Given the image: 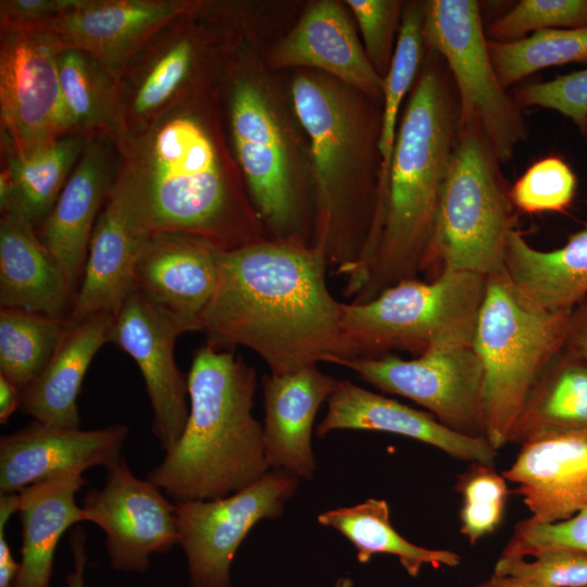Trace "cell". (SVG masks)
<instances>
[{
    "label": "cell",
    "instance_id": "47",
    "mask_svg": "<svg viewBox=\"0 0 587 587\" xmlns=\"http://www.w3.org/2000/svg\"><path fill=\"white\" fill-rule=\"evenodd\" d=\"M22 391L0 375V423L5 424L13 412L21 407Z\"/></svg>",
    "mask_w": 587,
    "mask_h": 587
},
{
    "label": "cell",
    "instance_id": "15",
    "mask_svg": "<svg viewBox=\"0 0 587 587\" xmlns=\"http://www.w3.org/2000/svg\"><path fill=\"white\" fill-rule=\"evenodd\" d=\"M222 250L192 234L150 235L134 264L133 288L180 334L201 332V314L216 287Z\"/></svg>",
    "mask_w": 587,
    "mask_h": 587
},
{
    "label": "cell",
    "instance_id": "36",
    "mask_svg": "<svg viewBox=\"0 0 587 587\" xmlns=\"http://www.w3.org/2000/svg\"><path fill=\"white\" fill-rule=\"evenodd\" d=\"M455 489L462 496L461 534L476 544L500 524L508 497L505 479L494 466L472 463L459 476Z\"/></svg>",
    "mask_w": 587,
    "mask_h": 587
},
{
    "label": "cell",
    "instance_id": "13",
    "mask_svg": "<svg viewBox=\"0 0 587 587\" xmlns=\"http://www.w3.org/2000/svg\"><path fill=\"white\" fill-rule=\"evenodd\" d=\"M180 332L136 289L113 313L110 342L129 354L142 375L152 410V433L166 453L180 438L189 405L188 376L174 359Z\"/></svg>",
    "mask_w": 587,
    "mask_h": 587
},
{
    "label": "cell",
    "instance_id": "17",
    "mask_svg": "<svg viewBox=\"0 0 587 587\" xmlns=\"http://www.w3.org/2000/svg\"><path fill=\"white\" fill-rule=\"evenodd\" d=\"M117 163L112 142L88 140L52 210L39 225V239L76 294L97 218L115 182Z\"/></svg>",
    "mask_w": 587,
    "mask_h": 587
},
{
    "label": "cell",
    "instance_id": "32",
    "mask_svg": "<svg viewBox=\"0 0 587 587\" xmlns=\"http://www.w3.org/2000/svg\"><path fill=\"white\" fill-rule=\"evenodd\" d=\"M424 2L404 4L401 25L389 70L384 77L383 112L378 153L380 157L378 214L384 213L390 163L397 136L398 114L410 90L424 51Z\"/></svg>",
    "mask_w": 587,
    "mask_h": 587
},
{
    "label": "cell",
    "instance_id": "49",
    "mask_svg": "<svg viewBox=\"0 0 587 587\" xmlns=\"http://www.w3.org/2000/svg\"><path fill=\"white\" fill-rule=\"evenodd\" d=\"M353 586H354L353 579L348 576L339 577L334 584V587H353Z\"/></svg>",
    "mask_w": 587,
    "mask_h": 587
},
{
    "label": "cell",
    "instance_id": "37",
    "mask_svg": "<svg viewBox=\"0 0 587 587\" xmlns=\"http://www.w3.org/2000/svg\"><path fill=\"white\" fill-rule=\"evenodd\" d=\"M586 26L587 0H522L485 33L488 40L511 42L528 33Z\"/></svg>",
    "mask_w": 587,
    "mask_h": 587
},
{
    "label": "cell",
    "instance_id": "8",
    "mask_svg": "<svg viewBox=\"0 0 587 587\" xmlns=\"http://www.w3.org/2000/svg\"><path fill=\"white\" fill-rule=\"evenodd\" d=\"M424 40L445 60L457 89L460 122H475L501 164L527 140L528 125L515 98L495 71L475 0L424 2Z\"/></svg>",
    "mask_w": 587,
    "mask_h": 587
},
{
    "label": "cell",
    "instance_id": "3",
    "mask_svg": "<svg viewBox=\"0 0 587 587\" xmlns=\"http://www.w3.org/2000/svg\"><path fill=\"white\" fill-rule=\"evenodd\" d=\"M429 57L397 130L378 242L351 302L369 301L426 270L460 130L451 73L440 54L429 49Z\"/></svg>",
    "mask_w": 587,
    "mask_h": 587
},
{
    "label": "cell",
    "instance_id": "31",
    "mask_svg": "<svg viewBox=\"0 0 587 587\" xmlns=\"http://www.w3.org/2000/svg\"><path fill=\"white\" fill-rule=\"evenodd\" d=\"M87 141L68 135L25 155L1 154L12 185L9 205L14 204L36 229L52 210Z\"/></svg>",
    "mask_w": 587,
    "mask_h": 587
},
{
    "label": "cell",
    "instance_id": "22",
    "mask_svg": "<svg viewBox=\"0 0 587 587\" xmlns=\"http://www.w3.org/2000/svg\"><path fill=\"white\" fill-rule=\"evenodd\" d=\"M337 382L317 365L282 375L270 373L262 377L263 435L265 457L271 469L286 471L299 479L314 476V420Z\"/></svg>",
    "mask_w": 587,
    "mask_h": 587
},
{
    "label": "cell",
    "instance_id": "1",
    "mask_svg": "<svg viewBox=\"0 0 587 587\" xmlns=\"http://www.w3.org/2000/svg\"><path fill=\"white\" fill-rule=\"evenodd\" d=\"M327 268L321 247L296 239L222 250L216 287L200 319L207 344L246 347L275 375L350 360L342 302L327 287Z\"/></svg>",
    "mask_w": 587,
    "mask_h": 587
},
{
    "label": "cell",
    "instance_id": "33",
    "mask_svg": "<svg viewBox=\"0 0 587 587\" xmlns=\"http://www.w3.org/2000/svg\"><path fill=\"white\" fill-rule=\"evenodd\" d=\"M67 328V320L1 308L0 375L24 390L43 372Z\"/></svg>",
    "mask_w": 587,
    "mask_h": 587
},
{
    "label": "cell",
    "instance_id": "43",
    "mask_svg": "<svg viewBox=\"0 0 587 587\" xmlns=\"http://www.w3.org/2000/svg\"><path fill=\"white\" fill-rule=\"evenodd\" d=\"M79 0H1L0 26H42L73 9Z\"/></svg>",
    "mask_w": 587,
    "mask_h": 587
},
{
    "label": "cell",
    "instance_id": "46",
    "mask_svg": "<svg viewBox=\"0 0 587 587\" xmlns=\"http://www.w3.org/2000/svg\"><path fill=\"white\" fill-rule=\"evenodd\" d=\"M564 350L587 360V299L574 309L573 322Z\"/></svg>",
    "mask_w": 587,
    "mask_h": 587
},
{
    "label": "cell",
    "instance_id": "48",
    "mask_svg": "<svg viewBox=\"0 0 587 587\" xmlns=\"http://www.w3.org/2000/svg\"><path fill=\"white\" fill-rule=\"evenodd\" d=\"M476 587H553L541 582L519 577L514 575H505L492 573V575L480 582Z\"/></svg>",
    "mask_w": 587,
    "mask_h": 587
},
{
    "label": "cell",
    "instance_id": "25",
    "mask_svg": "<svg viewBox=\"0 0 587 587\" xmlns=\"http://www.w3.org/2000/svg\"><path fill=\"white\" fill-rule=\"evenodd\" d=\"M112 322L113 313H99L68 326L43 372L22 390L21 411L43 424L79 428L83 380L99 349L110 342Z\"/></svg>",
    "mask_w": 587,
    "mask_h": 587
},
{
    "label": "cell",
    "instance_id": "50",
    "mask_svg": "<svg viewBox=\"0 0 587 587\" xmlns=\"http://www.w3.org/2000/svg\"><path fill=\"white\" fill-rule=\"evenodd\" d=\"M580 134L585 137V139L587 140V118H586V122H585V125L583 127V129L580 130Z\"/></svg>",
    "mask_w": 587,
    "mask_h": 587
},
{
    "label": "cell",
    "instance_id": "5",
    "mask_svg": "<svg viewBox=\"0 0 587 587\" xmlns=\"http://www.w3.org/2000/svg\"><path fill=\"white\" fill-rule=\"evenodd\" d=\"M574 309L549 311L533 305L504 270L486 276L472 347L484 373V437L496 451L509 444L532 389L564 349Z\"/></svg>",
    "mask_w": 587,
    "mask_h": 587
},
{
    "label": "cell",
    "instance_id": "11",
    "mask_svg": "<svg viewBox=\"0 0 587 587\" xmlns=\"http://www.w3.org/2000/svg\"><path fill=\"white\" fill-rule=\"evenodd\" d=\"M386 394L405 397L427 409L447 428L484 437L482 362L472 346H444L404 360L387 353L340 364Z\"/></svg>",
    "mask_w": 587,
    "mask_h": 587
},
{
    "label": "cell",
    "instance_id": "41",
    "mask_svg": "<svg viewBox=\"0 0 587 587\" xmlns=\"http://www.w3.org/2000/svg\"><path fill=\"white\" fill-rule=\"evenodd\" d=\"M494 572L553 587H587V555L564 550L540 552L530 560L501 555Z\"/></svg>",
    "mask_w": 587,
    "mask_h": 587
},
{
    "label": "cell",
    "instance_id": "30",
    "mask_svg": "<svg viewBox=\"0 0 587 587\" xmlns=\"http://www.w3.org/2000/svg\"><path fill=\"white\" fill-rule=\"evenodd\" d=\"M317 522L347 538L361 564L376 554H390L410 576L416 577L424 565L454 567L461 562L460 554L453 551L424 548L401 536L391 524L389 504L384 499L369 498L352 507L324 511Z\"/></svg>",
    "mask_w": 587,
    "mask_h": 587
},
{
    "label": "cell",
    "instance_id": "42",
    "mask_svg": "<svg viewBox=\"0 0 587 587\" xmlns=\"http://www.w3.org/2000/svg\"><path fill=\"white\" fill-rule=\"evenodd\" d=\"M519 105L558 111L583 129L587 118V67L551 80L525 85L513 93Z\"/></svg>",
    "mask_w": 587,
    "mask_h": 587
},
{
    "label": "cell",
    "instance_id": "40",
    "mask_svg": "<svg viewBox=\"0 0 587 587\" xmlns=\"http://www.w3.org/2000/svg\"><path fill=\"white\" fill-rule=\"evenodd\" d=\"M233 142L285 145L275 116L258 86L245 77L233 82L229 97Z\"/></svg>",
    "mask_w": 587,
    "mask_h": 587
},
{
    "label": "cell",
    "instance_id": "29",
    "mask_svg": "<svg viewBox=\"0 0 587 587\" xmlns=\"http://www.w3.org/2000/svg\"><path fill=\"white\" fill-rule=\"evenodd\" d=\"M58 67L70 134L116 147L125 136L117 84L97 61L78 50H62Z\"/></svg>",
    "mask_w": 587,
    "mask_h": 587
},
{
    "label": "cell",
    "instance_id": "19",
    "mask_svg": "<svg viewBox=\"0 0 587 587\" xmlns=\"http://www.w3.org/2000/svg\"><path fill=\"white\" fill-rule=\"evenodd\" d=\"M196 10L157 34L134 58L117 83L124 137L146 128L189 97L198 47L188 22Z\"/></svg>",
    "mask_w": 587,
    "mask_h": 587
},
{
    "label": "cell",
    "instance_id": "39",
    "mask_svg": "<svg viewBox=\"0 0 587 587\" xmlns=\"http://www.w3.org/2000/svg\"><path fill=\"white\" fill-rule=\"evenodd\" d=\"M362 32L365 53L380 77L394 55L396 32L400 29L404 4L397 0H348Z\"/></svg>",
    "mask_w": 587,
    "mask_h": 587
},
{
    "label": "cell",
    "instance_id": "12",
    "mask_svg": "<svg viewBox=\"0 0 587 587\" xmlns=\"http://www.w3.org/2000/svg\"><path fill=\"white\" fill-rule=\"evenodd\" d=\"M82 508L86 522L104 532L110 564L116 571L143 573L151 554L178 545L176 503L147 478L135 476L123 457L107 467L101 489L85 492Z\"/></svg>",
    "mask_w": 587,
    "mask_h": 587
},
{
    "label": "cell",
    "instance_id": "38",
    "mask_svg": "<svg viewBox=\"0 0 587 587\" xmlns=\"http://www.w3.org/2000/svg\"><path fill=\"white\" fill-rule=\"evenodd\" d=\"M564 550L587 555V507L570 519L553 523L520 521L501 555L527 558Z\"/></svg>",
    "mask_w": 587,
    "mask_h": 587
},
{
    "label": "cell",
    "instance_id": "44",
    "mask_svg": "<svg viewBox=\"0 0 587 587\" xmlns=\"http://www.w3.org/2000/svg\"><path fill=\"white\" fill-rule=\"evenodd\" d=\"M17 510V492L0 494V587H14L20 571L5 536L7 524Z\"/></svg>",
    "mask_w": 587,
    "mask_h": 587
},
{
    "label": "cell",
    "instance_id": "16",
    "mask_svg": "<svg viewBox=\"0 0 587 587\" xmlns=\"http://www.w3.org/2000/svg\"><path fill=\"white\" fill-rule=\"evenodd\" d=\"M127 435L125 424L83 430L34 421L0 437V494L18 492L65 472L109 467L122 457Z\"/></svg>",
    "mask_w": 587,
    "mask_h": 587
},
{
    "label": "cell",
    "instance_id": "28",
    "mask_svg": "<svg viewBox=\"0 0 587 587\" xmlns=\"http://www.w3.org/2000/svg\"><path fill=\"white\" fill-rule=\"evenodd\" d=\"M587 429V360L562 350L532 389L509 442L523 446L540 436Z\"/></svg>",
    "mask_w": 587,
    "mask_h": 587
},
{
    "label": "cell",
    "instance_id": "45",
    "mask_svg": "<svg viewBox=\"0 0 587 587\" xmlns=\"http://www.w3.org/2000/svg\"><path fill=\"white\" fill-rule=\"evenodd\" d=\"M86 533L80 527H75L70 535V546L73 553L74 567L66 575V587H85V569L87 564Z\"/></svg>",
    "mask_w": 587,
    "mask_h": 587
},
{
    "label": "cell",
    "instance_id": "23",
    "mask_svg": "<svg viewBox=\"0 0 587 587\" xmlns=\"http://www.w3.org/2000/svg\"><path fill=\"white\" fill-rule=\"evenodd\" d=\"M76 290L14 204L0 218V305L67 320Z\"/></svg>",
    "mask_w": 587,
    "mask_h": 587
},
{
    "label": "cell",
    "instance_id": "10",
    "mask_svg": "<svg viewBox=\"0 0 587 587\" xmlns=\"http://www.w3.org/2000/svg\"><path fill=\"white\" fill-rule=\"evenodd\" d=\"M299 478L270 470L248 487L224 498L176 503L178 545L191 587H232L230 567L237 550L262 520L283 515Z\"/></svg>",
    "mask_w": 587,
    "mask_h": 587
},
{
    "label": "cell",
    "instance_id": "2",
    "mask_svg": "<svg viewBox=\"0 0 587 587\" xmlns=\"http://www.w3.org/2000/svg\"><path fill=\"white\" fill-rule=\"evenodd\" d=\"M189 97L116 146V180L147 235L180 232L223 250L258 240L251 213Z\"/></svg>",
    "mask_w": 587,
    "mask_h": 587
},
{
    "label": "cell",
    "instance_id": "7",
    "mask_svg": "<svg viewBox=\"0 0 587 587\" xmlns=\"http://www.w3.org/2000/svg\"><path fill=\"white\" fill-rule=\"evenodd\" d=\"M510 189L480 127L460 122L426 270L438 265V274L464 271L484 276L502 272L515 221Z\"/></svg>",
    "mask_w": 587,
    "mask_h": 587
},
{
    "label": "cell",
    "instance_id": "14",
    "mask_svg": "<svg viewBox=\"0 0 587 587\" xmlns=\"http://www.w3.org/2000/svg\"><path fill=\"white\" fill-rule=\"evenodd\" d=\"M200 5L189 0H79L38 27L49 30L63 50L91 57L117 84L157 34Z\"/></svg>",
    "mask_w": 587,
    "mask_h": 587
},
{
    "label": "cell",
    "instance_id": "26",
    "mask_svg": "<svg viewBox=\"0 0 587 587\" xmlns=\"http://www.w3.org/2000/svg\"><path fill=\"white\" fill-rule=\"evenodd\" d=\"M87 484L80 472H65L18 494L22 549L14 587H50L57 546L73 525L86 522L75 495Z\"/></svg>",
    "mask_w": 587,
    "mask_h": 587
},
{
    "label": "cell",
    "instance_id": "35",
    "mask_svg": "<svg viewBox=\"0 0 587 587\" xmlns=\"http://www.w3.org/2000/svg\"><path fill=\"white\" fill-rule=\"evenodd\" d=\"M577 188V178L569 163L559 155L534 162L511 186L514 208L525 214L566 213Z\"/></svg>",
    "mask_w": 587,
    "mask_h": 587
},
{
    "label": "cell",
    "instance_id": "20",
    "mask_svg": "<svg viewBox=\"0 0 587 587\" xmlns=\"http://www.w3.org/2000/svg\"><path fill=\"white\" fill-rule=\"evenodd\" d=\"M123 186L116 180L97 218L68 326L114 313L133 288V268L147 241Z\"/></svg>",
    "mask_w": 587,
    "mask_h": 587
},
{
    "label": "cell",
    "instance_id": "4",
    "mask_svg": "<svg viewBox=\"0 0 587 587\" xmlns=\"http://www.w3.org/2000/svg\"><path fill=\"white\" fill-rule=\"evenodd\" d=\"M189 415L175 447L147 475L175 503L237 492L270 471L263 424L252 414L254 367L207 344L192 357Z\"/></svg>",
    "mask_w": 587,
    "mask_h": 587
},
{
    "label": "cell",
    "instance_id": "27",
    "mask_svg": "<svg viewBox=\"0 0 587 587\" xmlns=\"http://www.w3.org/2000/svg\"><path fill=\"white\" fill-rule=\"evenodd\" d=\"M504 272L516 290L533 305L571 310L587 299V225L552 251L533 248L520 230L507 240Z\"/></svg>",
    "mask_w": 587,
    "mask_h": 587
},
{
    "label": "cell",
    "instance_id": "21",
    "mask_svg": "<svg viewBox=\"0 0 587 587\" xmlns=\"http://www.w3.org/2000/svg\"><path fill=\"white\" fill-rule=\"evenodd\" d=\"M338 429L377 430L405 436L472 463L494 466L497 458V451L485 438L458 434L432 414L349 380L337 382L327 400V412L316 426V434L322 437Z\"/></svg>",
    "mask_w": 587,
    "mask_h": 587
},
{
    "label": "cell",
    "instance_id": "18",
    "mask_svg": "<svg viewBox=\"0 0 587 587\" xmlns=\"http://www.w3.org/2000/svg\"><path fill=\"white\" fill-rule=\"evenodd\" d=\"M535 523L570 519L587 507V429L554 432L523 446L502 472Z\"/></svg>",
    "mask_w": 587,
    "mask_h": 587
},
{
    "label": "cell",
    "instance_id": "24",
    "mask_svg": "<svg viewBox=\"0 0 587 587\" xmlns=\"http://www.w3.org/2000/svg\"><path fill=\"white\" fill-rule=\"evenodd\" d=\"M272 63L315 67L371 97H383L384 78L373 67L350 20L336 1L310 5L276 45Z\"/></svg>",
    "mask_w": 587,
    "mask_h": 587
},
{
    "label": "cell",
    "instance_id": "9",
    "mask_svg": "<svg viewBox=\"0 0 587 587\" xmlns=\"http://www.w3.org/2000/svg\"><path fill=\"white\" fill-rule=\"evenodd\" d=\"M43 27L0 26L1 154L25 155L70 134L58 57Z\"/></svg>",
    "mask_w": 587,
    "mask_h": 587
},
{
    "label": "cell",
    "instance_id": "6",
    "mask_svg": "<svg viewBox=\"0 0 587 587\" xmlns=\"http://www.w3.org/2000/svg\"><path fill=\"white\" fill-rule=\"evenodd\" d=\"M485 287L484 275L442 271L429 282H399L369 301L342 302L341 326L351 359L472 346Z\"/></svg>",
    "mask_w": 587,
    "mask_h": 587
},
{
    "label": "cell",
    "instance_id": "34",
    "mask_svg": "<svg viewBox=\"0 0 587 587\" xmlns=\"http://www.w3.org/2000/svg\"><path fill=\"white\" fill-rule=\"evenodd\" d=\"M489 54L504 88L551 66L587 64V26L555 28L511 41L488 40Z\"/></svg>",
    "mask_w": 587,
    "mask_h": 587
}]
</instances>
